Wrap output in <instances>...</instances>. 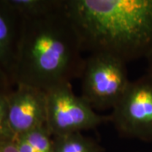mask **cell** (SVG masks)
<instances>
[{
  "mask_svg": "<svg viewBox=\"0 0 152 152\" xmlns=\"http://www.w3.org/2000/svg\"><path fill=\"white\" fill-rule=\"evenodd\" d=\"M22 18V17H21ZM83 49L64 5L50 14L23 17L13 85H25L48 92L80 78Z\"/></svg>",
  "mask_w": 152,
  "mask_h": 152,
  "instance_id": "cell-1",
  "label": "cell"
},
{
  "mask_svg": "<svg viewBox=\"0 0 152 152\" xmlns=\"http://www.w3.org/2000/svg\"><path fill=\"white\" fill-rule=\"evenodd\" d=\"M83 52L125 62L152 56V0H65Z\"/></svg>",
  "mask_w": 152,
  "mask_h": 152,
  "instance_id": "cell-2",
  "label": "cell"
},
{
  "mask_svg": "<svg viewBox=\"0 0 152 152\" xmlns=\"http://www.w3.org/2000/svg\"><path fill=\"white\" fill-rule=\"evenodd\" d=\"M80 79V96L94 110L113 108L130 83L126 63L103 53H92L85 58Z\"/></svg>",
  "mask_w": 152,
  "mask_h": 152,
  "instance_id": "cell-3",
  "label": "cell"
},
{
  "mask_svg": "<svg viewBox=\"0 0 152 152\" xmlns=\"http://www.w3.org/2000/svg\"><path fill=\"white\" fill-rule=\"evenodd\" d=\"M107 121L109 116L96 113L86 101L73 92L71 84L47 92L46 127L53 137L93 129Z\"/></svg>",
  "mask_w": 152,
  "mask_h": 152,
  "instance_id": "cell-4",
  "label": "cell"
},
{
  "mask_svg": "<svg viewBox=\"0 0 152 152\" xmlns=\"http://www.w3.org/2000/svg\"><path fill=\"white\" fill-rule=\"evenodd\" d=\"M109 121L121 137L152 141V78L145 74L130 81Z\"/></svg>",
  "mask_w": 152,
  "mask_h": 152,
  "instance_id": "cell-5",
  "label": "cell"
},
{
  "mask_svg": "<svg viewBox=\"0 0 152 152\" xmlns=\"http://www.w3.org/2000/svg\"><path fill=\"white\" fill-rule=\"evenodd\" d=\"M15 86L7 95L8 122L15 139L47 124V92L25 85Z\"/></svg>",
  "mask_w": 152,
  "mask_h": 152,
  "instance_id": "cell-6",
  "label": "cell"
},
{
  "mask_svg": "<svg viewBox=\"0 0 152 152\" xmlns=\"http://www.w3.org/2000/svg\"><path fill=\"white\" fill-rule=\"evenodd\" d=\"M21 22V16L7 0H0V65L10 80L16 58Z\"/></svg>",
  "mask_w": 152,
  "mask_h": 152,
  "instance_id": "cell-7",
  "label": "cell"
},
{
  "mask_svg": "<svg viewBox=\"0 0 152 152\" xmlns=\"http://www.w3.org/2000/svg\"><path fill=\"white\" fill-rule=\"evenodd\" d=\"M53 138L54 152H104L105 149L96 140L84 135L82 133H74Z\"/></svg>",
  "mask_w": 152,
  "mask_h": 152,
  "instance_id": "cell-8",
  "label": "cell"
},
{
  "mask_svg": "<svg viewBox=\"0 0 152 152\" xmlns=\"http://www.w3.org/2000/svg\"><path fill=\"white\" fill-rule=\"evenodd\" d=\"M20 152H54L53 138L47 127L15 137Z\"/></svg>",
  "mask_w": 152,
  "mask_h": 152,
  "instance_id": "cell-9",
  "label": "cell"
},
{
  "mask_svg": "<svg viewBox=\"0 0 152 152\" xmlns=\"http://www.w3.org/2000/svg\"><path fill=\"white\" fill-rule=\"evenodd\" d=\"M7 2L22 18L45 15L64 5V0H7Z\"/></svg>",
  "mask_w": 152,
  "mask_h": 152,
  "instance_id": "cell-10",
  "label": "cell"
},
{
  "mask_svg": "<svg viewBox=\"0 0 152 152\" xmlns=\"http://www.w3.org/2000/svg\"><path fill=\"white\" fill-rule=\"evenodd\" d=\"M7 95H0V141L15 139L8 122Z\"/></svg>",
  "mask_w": 152,
  "mask_h": 152,
  "instance_id": "cell-11",
  "label": "cell"
},
{
  "mask_svg": "<svg viewBox=\"0 0 152 152\" xmlns=\"http://www.w3.org/2000/svg\"><path fill=\"white\" fill-rule=\"evenodd\" d=\"M13 86L10 78L4 68L0 65V95H7L12 91Z\"/></svg>",
  "mask_w": 152,
  "mask_h": 152,
  "instance_id": "cell-12",
  "label": "cell"
},
{
  "mask_svg": "<svg viewBox=\"0 0 152 152\" xmlns=\"http://www.w3.org/2000/svg\"><path fill=\"white\" fill-rule=\"evenodd\" d=\"M0 152H20L15 139L4 140L0 141Z\"/></svg>",
  "mask_w": 152,
  "mask_h": 152,
  "instance_id": "cell-13",
  "label": "cell"
},
{
  "mask_svg": "<svg viewBox=\"0 0 152 152\" xmlns=\"http://www.w3.org/2000/svg\"><path fill=\"white\" fill-rule=\"evenodd\" d=\"M147 62H148V67H147L146 74L152 78V56L147 59Z\"/></svg>",
  "mask_w": 152,
  "mask_h": 152,
  "instance_id": "cell-14",
  "label": "cell"
}]
</instances>
